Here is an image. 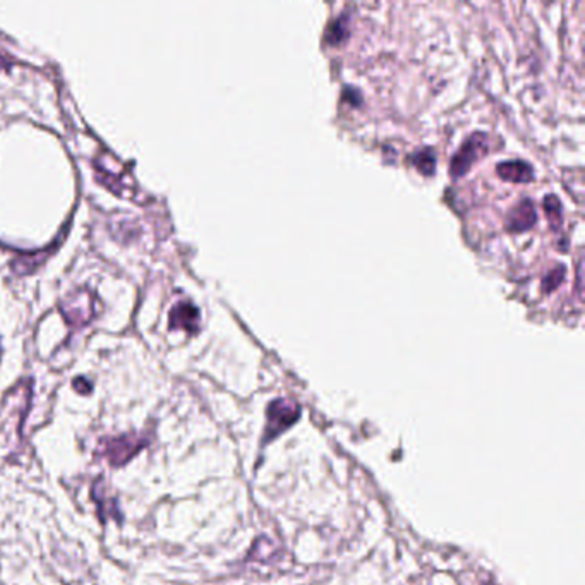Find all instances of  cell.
<instances>
[{"mask_svg":"<svg viewBox=\"0 0 585 585\" xmlns=\"http://www.w3.org/2000/svg\"><path fill=\"white\" fill-rule=\"evenodd\" d=\"M301 416L299 403L287 400V399H276L268 405L266 410V428H265V441H272L278 435H282L285 429H289L293 422Z\"/></svg>","mask_w":585,"mask_h":585,"instance_id":"cell-1","label":"cell"},{"mask_svg":"<svg viewBox=\"0 0 585 585\" xmlns=\"http://www.w3.org/2000/svg\"><path fill=\"white\" fill-rule=\"evenodd\" d=\"M147 439L141 436H119V438L104 439L102 454L109 458L110 464L119 467L124 465L130 458L134 457L141 448H145Z\"/></svg>","mask_w":585,"mask_h":585,"instance_id":"cell-4","label":"cell"},{"mask_svg":"<svg viewBox=\"0 0 585 585\" xmlns=\"http://www.w3.org/2000/svg\"><path fill=\"white\" fill-rule=\"evenodd\" d=\"M346 37H347V18H340L329 24L325 40L328 45H338Z\"/></svg>","mask_w":585,"mask_h":585,"instance_id":"cell-9","label":"cell"},{"mask_svg":"<svg viewBox=\"0 0 585 585\" xmlns=\"http://www.w3.org/2000/svg\"><path fill=\"white\" fill-rule=\"evenodd\" d=\"M60 310L73 327H83L94 316L96 301L90 291H77L68 295Z\"/></svg>","mask_w":585,"mask_h":585,"instance_id":"cell-3","label":"cell"},{"mask_svg":"<svg viewBox=\"0 0 585 585\" xmlns=\"http://www.w3.org/2000/svg\"><path fill=\"white\" fill-rule=\"evenodd\" d=\"M563 278H565V266H562V265L554 266L543 280V291L553 292L554 289H558V285L563 282Z\"/></svg>","mask_w":585,"mask_h":585,"instance_id":"cell-11","label":"cell"},{"mask_svg":"<svg viewBox=\"0 0 585 585\" xmlns=\"http://www.w3.org/2000/svg\"><path fill=\"white\" fill-rule=\"evenodd\" d=\"M2 68H4V58L0 57V69H2Z\"/></svg>","mask_w":585,"mask_h":585,"instance_id":"cell-13","label":"cell"},{"mask_svg":"<svg viewBox=\"0 0 585 585\" xmlns=\"http://www.w3.org/2000/svg\"><path fill=\"white\" fill-rule=\"evenodd\" d=\"M74 386H76L77 390H81V392L85 390V393H88V392L92 390L90 383H88V382H83V380H76V382H74Z\"/></svg>","mask_w":585,"mask_h":585,"instance_id":"cell-12","label":"cell"},{"mask_svg":"<svg viewBox=\"0 0 585 585\" xmlns=\"http://www.w3.org/2000/svg\"><path fill=\"white\" fill-rule=\"evenodd\" d=\"M170 328L194 333L200 328V311L191 302H179L170 311Z\"/></svg>","mask_w":585,"mask_h":585,"instance_id":"cell-5","label":"cell"},{"mask_svg":"<svg viewBox=\"0 0 585 585\" xmlns=\"http://www.w3.org/2000/svg\"><path fill=\"white\" fill-rule=\"evenodd\" d=\"M414 165L416 168L424 174V176H433L435 172V165H436V153L431 149V148H424V149H419L414 157Z\"/></svg>","mask_w":585,"mask_h":585,"instance_id":"cell-8","label":"cell"},{"mask_svg":"<svg viewBox=\"0 0 585 585\" xmlns=\"http://www.w3.org/2000/svg\"><path fill=\"white\" fill-rule=\"evenodd\" d=\"M496 172L501 179L510 181V183H531L534 179V170L531 165L522 160H508L501 162L496 166Z\"/></svg>","mask_w":585,"mask_h":585,"instance_id":"cell-7","label":"cell"},{"mask_svg":"<svg viewBox=\"0 0 585 585\" xmlns=\"http://www.w3.org/2000/svg\"><path fill=\"white\" fill-rule=\"evenodd\" d=\"M490 151V138L484 132L472 134L452 158V176L460 177L471 170V166L486 157Z\"/></svg>","mask_w":585,"mask_h":585,"instance_id":"cell-2","label":"cell"},{"mask_svg":"<svg viewBox=\"0 0 585 585\" xmlns=\"http://www.w3.org/2000/svg\"><path fill=\"white\" fill-rule=\"evenodd\" d=\"M544 212L551 221V227L558 229L562 225V202L556 196L549 194L548 198L544 200Z\"/></svg>","mask_w":585,"mask_h":585,"instance_id":"cell-10","label":"cell"},{"mask_svg":"<svg viewBox=\"0 0 585 585\" xmlns=\"http://www.w3.org/2000/svg\"><path fill=\"white\" fill-rule=\"evenodd\" d=\"M537 220V213L534 208V202L531 200H522L518 204H515L508 217H507V227L512 232H524L531 229L532 225Z\"/></svg>","mask_w":585,"mask_h":585,"instance_id":"cell-6","label":"cell"}]
</instances>
